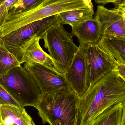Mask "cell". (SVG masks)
<instances>
[{
	"label": "cell",
	"instance_id": "cell-14",
	"mask_svg": "<svg viewBox=\"0 0 125 125\" xmlns=\"http://www.w3.org/2000/svg\"><path fill=\"white\" fill-rule=\"evenodd\" d=\"M98 44L118 63L125 66V38L102 36Z\"/></svg>",
	"mask_w": 125,
	"mask_h": 125
},
{
	"label": "cell",
	"instance_id": "cell-25",
	"mask_svg": "<svg viewBox=\"0 0 125 125\" xmlns=\"http://www.w3.org/2000/svg\"><path fill=\"white\" fill-rule=\"evenodd\" d=\"M123 10V9H122ZM123 15H124V17H125V10H123Z\"/></svg>",
	"mask_w": 125,
	"mask_h": 125
},
{
	"label": "cell",
	"instance_id": "cell-16",
	"mask_svg": "<svg viewBox=\"0 0 125 125\" xmlns=\"http://www.w3.org/2000/svg\"><path fill=\"white\" fill-rule=\"evenodd\" d=\"M122 111L123 103L114 105L99 115L90 125H120Z\"/></svg>",
	"mask_w": 125,
	"mask_h": 125
},
{
	"label": "cell",
	"instance_id": "cell-24",
	"mask_svg": "<svg viewBox=\"0 0 125 125\" xmlns=\"http://www.w3.org/2000/svg\"><path fill=\"white\" fill-rule=\"evenodd\" d=\"M119 7L121 8L123 10H125V0H123V2L119 6Z\"/></svg>",
	"mask_w": 125,
	"mask_h": 125
},
{
	"label": "cell",
	"instance_id": "cell-6",
	"mask_svg": "<svg viewBox=\"0 0 125 125\" xmlns=\"http://www.w3.org/2000/svg\"><path fill=\"white\" fill-rule=\"evenodd\" d=\"M61 23L58 15H54L19 28L0 37V44L13 54L17 60L22 49L35 38L43 39L51 28Z\"/></svg>",
	"mask_w": 125,
	"mask_h": 125
},
{
	"label": "cell",
	"instance_id": "cell-22",
	"mask_svg": "<svg viewBox=\"0 0 125 125\" xmlns=\"http://www.w3.org/2000/svg\"><path fill=\"white\" fill-rule=\"evenodd\" d=\"M116 64V70L117 71L119 75L125 81V66L118 63L117 61Z\"/></svg>",
	"mask_w": 125,
	"mask_h": 125
},
{
	"label": "cell",
	"instance_id": "cell-26",
	"mask_svg": "<svg viewBox=\"0 0 125 125\" xmlns=\"http://www.w3.org/2000/svg\"><path fill=\"white\" fill-rule=\"evenodd\" d=\"M0 125H6L5 124H3L2 123H0Z\"/></svg>",
	"mask_w": 125,
	"mask_h": 125
},
{
	"label": "cell",
	"instance_id": "cell-15",
	"mask_svg": "<svg viewBox=\"0 0 125 125\" xmlns=\"http://www.w3.org/2000/svg\"><path fill=\"white\" fill-rule=\"evenodd\" d=\"M93 8L81 9L69 11L58 14L62 24H68L72 27L93 18Z\"/></svg>",
	"mask_w": 125,
	"mask_h": 125
},
{
	"label": "cell",
	"instance_id": "cell-11",
	"mask_svg": "<svg viewBox=\"0 0 125 125\" xmlns=\"http://www.w3.org/2000/svg\"><path fill=\"white\" fill-rule=\"evenodd\" d=\"M39 38H35L22 49L18 60L21 64L32 62L44 65L56 70L52 58L39 44Z\"/></svg>",
	"mask_w": 125,
	"mask_h": 125
},
{
	"label": "cell",
	"instance_id": "cell-23",
	"mask_svg": "<svg viewBox=\"0 0 125 125\" xmlns=\"http://www.w3.org/2000/svg\"><path fill=\"white\" fill-rule=\"evenodd\" d=\"M120 125H125V102L123 103L122 117Z\"/></svg>",
	"mask_w": 125,
	"mask_h": 125
},
{
	"label": "cell",
	"instance_id": "cell-3",
	"mask_svg": "<svg viewBox=\"0 0 125 125\" xmlns=\"http://www.w3.org/2000/svg\"><path fill=\"white\" fill-rule=\"evenodd\" d=\"M93 8L91 0H43L30 10L20 14L9 15L0 26V37L31 23L60 13L81 9Z\"/></svg>",
	"mask_w": 125,
	"mask_h": 125
},
{
	"label": "cell",
	"instance_id": "cell-21",
	"mask_svg": "<svg viewBox=\"0 0 125 125\" xmlns=\"http://www.w3.org/2000/svg\"><path fill=\"white\" fill-rule=\"evenodd\" d=\"M123 0H95V3L99 5H105L108 4H113L115 6V8L119 7Z\"/></svg>",
	"mask_w": 125,
	"mask_h": 125
},
{
	"label": "cell",
	"instance_id": "cell-2",
	"mask_svg": "<svg viewBox=\"0 0 125 125\" xmlns=\"http://www.w3.org/2000/svg\"><path fill=\"white\" fill-rule=\"evenodd\" d=\"M80 98L71 89L43 94L36 109L43 124L78 125Z\"/></svg>",
	"mask_w": 125,
	"mask_h": 125
},
{
	"label": "cell",
	"instance_id": "cell-9",
	"mask_svg": "<svg viewBox=\"0 0 125 125\" xmlns=\"http://www.w3.org/2000/svg\"><path fill=\"white\" fill-rule=\"evenodd\" d=\"M95 18L100 24L102 36L125 38L124 17L121 8L109 9L99 5L97 6Z\"/></svg>",
	"mask_w": 125,
	"mask_h": 125
},
{
	"label": "cell",
	"instance_id": "cell-5",
	"mask_svg": "<svg viewBox=\"0 0 125 125\" xmlns=\"http://www.w3.org/2000/svg\"><path fill=\"white\" fill-rule=\"evenodd\" d=\"M43 39L55 69L65 76L79 50L72 35L60 23L47 31Z\"/></svg>",
	"mask_w": 125,
	"mask_h": 125
},
{
	"label": "cell",
	"instance_id": "cell-1",
	"mask_svg": "<svg viewBox=\"0 0 125 125\" xmlns=\"http://www.w3.org/2000/svg\"><path fill=\"white\" fill-rule=\"evenodd\" d=\"M124 102L125 81L115 69L80 98L78 125H90L106 110Z\"/></svg>",
	"mask_w": 125,
	"mask_h": 125
},
{
	"label": "cell",
	"instance_id": "cell-8",
	"mask_svg": "<svg viewBox=\"0 0 125 125\" xmlns=\"http://www.w3.org/2000/svg\"><path fill=\"white\" fill-rule=\"evenodd\" d=\"M24 66L33 76L43 94L71 89L65 76L56 70L32 62L25 63Z\"/></svg>",
	"mask_w": 125,
	"mask_h": 125
},
{
	"label": "cell",
	"instance_id": "cell-19",
	"mask_svg": "<svg viewBox=\"0 0 125 125\" xmlns=\"http://www.w3.org/2000/svg\"><path fill=\"white\" fill-rule=\"evenodd\" d=\"M0 105L11 106L18 108L24 107L1 85H0Z\"/></svg>",
	"mask_w": 125,
	"mask_h": 125
},
{
	"label": "cell",
	"instance_id": "cell-27",
	"mask_svg": "<svg viewBox=\"0 0 125 125\" xmlns=\"http://www.w3.org/2000/svg\"><path fill=\"white\" fill-rule=\"evenodd\" d=\"M124 23H125V17H124Z\"/></svg>",
	"mask_w": 125,
	"mask_h": 125
},
{
	"label": "cell",
	"instance_id": "cell-20",
	"mask_svg": "<svg viewBox=\"0 0 125 125\" xmlns=\"http://www.w3.org/2000/svg\"><path fill=\"white\" fill-rule=\"evenodd\" d=\"M17 0H0V26L5 22L8 14L9 9Z\"/></svg>",
	"mask_w": 125,
	"mask_h": 125
},
{
	"label": "cell",
	"instance_id": "cell-10",
	"mask_svg": "<svg viewBox=\"0 0 125 125\" xmlns=\"http://www.w3.org/2000/svg\"><path fill=\"white\" fill-rule=\"evenodd\" d=\"M88 45L80 44L79 50L65 76L70 88L79 98L88 90L85 54Z\"/></svg>",
	"mask_w": 125,
	"mask_h": 125
},
{
	"label": "cell",
	"instance_id": "cell-18",
	"mask_svg": "<svg viewBox=\"0 0 125 125\" xmlns=\"http://www.w3.org/2000/svg\"><path fill=\"white\" fill-rule=\"evenodd\" d=\"M43 0H17L11 6L9 15L20 14L30 10L42 2Z\"/></svg>",
	"mask_w": 125,
	"mask_h": 125
},
{
	"label": "cell",
	"instance_id": "cell-12",
	"mask_svg": "<svg viewBox=\"0 0 125 125\" xmlns=\"http://www.w3.org/2000/svg\"><path fill=\"white\" fill-rule=\"evenodd\" d=\"M72 28V33L77 37L81 44H98L102 37L100 24L95 18L84 21Z\"/></svg>",
	"mask_w": 125,
	"mask_h": 125
},
{
	"label": "cell",
	"instance_id": "cell-17",
	"mask_svg": "<svg viewBox=\"0 0 125 125\" xmlns=\"http://www.w3.org/2000/svg\"><path fill=\"white\" fill-rule=\"evenodd\" d=\"M21 65L13 54L0 44V75L5 74Z\"/></svg>",
	"mask_w": 125,
	"mask_h": 125
},
{
	"label": "cell",
	"instance_id": "cell-4",
	"mask_svg": "<svg viewBox=\"0 0 125 125\" xmlns=\"http://www.w3.org/2000/svg\"><path fill=\"white\" fill-rule=\"evenodd\" d=\"M0 85L24 107L36 109L43 94L33 76L21 65L0 75Z\"/></svg>",
	"mask_w": 125,
	"mask_h": 125
},
{
	"label": "cell",
	"instance_id": "cell-7",
	"mask_svg": "<svg viewBox=\"0 0 125 125\" xmlns=\"http://www.w3.org/2000/svg\"><path fill=\"white\" fill-rule=\"evenodd\" d=\"M85 64L88 90L117 68L116 60L102 49L98 44L88 45Z\"/></svg>",
	"mask_w": 125,
	"mask_h": 125
},
{
	"label": "cell",
	"instance_id": "cell-13",
	"mask_svg": "<svg viewBox=\"0 0 125 125\" xmlns=\"http://www.w3.org/2000/svg\"><path fill=\"white\" fill-rule=\"evenodd\" d=\"M0 123L6 125H36L25 109L0 105Z\"/></svg>",
	"mask_w": 125,
	"mask_h": 125
}]
</instances>
